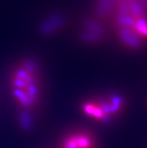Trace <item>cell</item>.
Wrapping results in <instances>:
<instances>
[{"label": "cell", "mask_w": 147, "mask_h": 148, "mask_svg": "<svg viewBox=\"0 0 147 148\" xmlns=\"http://www.w3.org/2000/svg\"><path fill=\"white\" fill-rule=\"evenodd\" d=\"M9 85L12 99L22 114L36 111L43 99V80L39 64L31 58L17 62L10 73Z\"/></svg>", "instance_id": "6da1fadb"}, {"label": "cell", "mask_w": 147, "mask_h": 148, "mask_svg": "<svg viewBox=\"0 0 147 148\" xmlns=\"http://www.w3.org/2000/svg\"><path fill=\"white\" fill-rule=\"evenodd\" d=\"M125 106V99L113 93L83 100L80 105V110L90 120L102 124H109L123 113Z\"/></svg>", "instance_id": "7a4b0ae2"}, {"label": "cell", "mask_w": 147, "mask_h": 148, "mask_svg": "<svg viewBox=\"0 0 147 148\" xmlns=\"http://www.w3.org/2000/svg\"><path fill=\"white\" fill-rule=\"evenodd\" d=\"M59 148H98V143L92 132L79 129L66 133L59 143Z\"/></svg>", "instance_id": "3957f363"}, {"label": "cell", "mask_w": 147, "mask_h": 148, "mask_svg": "<svg viewBox=\"0 0 147 148\" xmlns=\"http://www.w3.org/2000/svg\"><path fill=\"white\" fill-rule=\"evenodd\" d=\"M65 19L60 14L53 13V14L44 19V21L41 23V25L39 27L40 33L43 36L54 35L59 32V30L65 25Z\"/></svg>", "instance_id": "277c9868"}]
</instances>
